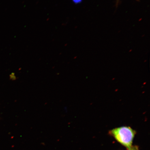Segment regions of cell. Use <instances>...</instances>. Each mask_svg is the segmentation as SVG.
Listing matches in <instances>:
<instances>
[{
  "label": "cell",
  "mask_w": 150,
  "mask_h": 150,
  "mask_svg": "<svg viewBox=\"0 0 150 150\" xmlns=\"http://www.w3.org/2000/svg\"><path fill=\"white\" fill-rule=\"evenodd\" d=\"M109 134L121 145L127 149L132 146L133 141L136 132L130 127L123 126L117 127L109 131Z\"/></svg>",
  "instance_id": "obj_1"
},
{
  "label": "cell",
  "mask_w": 150,
  "mask_h": 150,
  "mask_svg": "<svg viewBox=\"0 0 150 150\" xmlns=\"http://www.w3.org/2000/svg\"><path fill=\"white\" fill-rule=\"evenodd\" d=\"M72 1L75 4L77 5L82 3L83 0H72Z\"/></svg>",
  "instance_id": "obj_2"
},
{
  "label": "cell",
  "mask_w": 150,
  "mask_h": 150,
  "mask_svg": "<svg viewBox=\"0 0 150 150\" xmlns=\"http://www.w3.org/2000/svg\"><path fill=\"white\" fill-rule=\"evenodd\" d=\"M127 150H139L138 147L136 146H132L130 149H127Z\"/></svg>",
  "instance_id": "obj_3"
},
{
  "label": "cell",
  "mask_w": 150,
  "mask_h": 150,
  "mask_svg": "<svg viewBox=\"0 0 150 150\" xmlns=\"http://www.w3.org/2000/svg\"><path fill=\"white\" fill-rule=\"evenodd\" d=\"M120 1V0H116V6L117 7L118 5L119 4ZM137 1H139V0H136Z\"/></svg>",
  "instance_id": "obj_4"
}]
</instances>
